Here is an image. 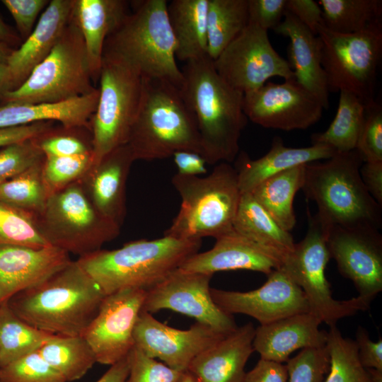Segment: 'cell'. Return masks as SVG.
<instances>
[{
  "label": "cell",
  "mask_w": 382,
  "mask_h": 382,
  "mask_svg": "<svg viewBox=\"0 0 382 382\" xmlns=\"http://www.w3.org/2000/svg\"><path fill=\"white\" fill-rule=\"evenodd\" d=\"M71 261L69 254L52 245H0V304L41 284Z\"/></svg>",
  "instance_id": "cell-20"
},
{
  "label": "cell",
  "mask_w": 382,
  "mask_h": 382,
  "mask_svg": "<svg viewBox=\"0 0 382 382\" xmlns=\"http://www.w3.org/2000/svg\"><path fill=\"white\" fill-rule=\"evenodd\" d=\"M248 0H208L207 55L214 61L248 25Z\"/></svg>",
  "instance_id": "cell-33"
},
{
  "label": "cell",
  "mask_w": 382,
  "mask_h": 382,
  "mask_svg": "<svg viewBox=\"0 0 382 382\" xmlns=\"http://www.w3.org/2000/svg\"><path fill=\"white\" fill-rule=\"evenodd\" d=\"M0 382H66L38 350L0 368Z\"/></svg>",
  "instance_id": "cell-43"
},
{
  "label": "cell",
  "mask_w": 382,
  "mask_h": 382,
  "mask_svg": "<svg viewBox=\"0 0 382 382\" xmlns=\"http://www.w3.org/2000/svg\"><path fill=\"white\" fill-rule=\"evenodd\" d=\"M123 0H72L71 19L83 37L93 83L99 80L105 42L127 13Z\"/></svg>",
  "instance_id": "cell-27"
},
{
  "label": "cell",
  "mask_w": 382,
  "mask_h": 382,
  "mask_svg": "<svg viewBox=\"0 0 382 382\" xmlns=\"http://www.w3.org/2000/svg\"><path fill=\"white\" fill-rule=\"evenodd\" d=\"M365 106L356 149L364 163L382 161V107L375 100Z\"/></svg>",
  "instance_id": "cell-47"
},
{
  "label": "cell",
  "mask_w": 382,
  "mask_h": 382,
  "mask_svg": "<svg viewBox=\"0 0 382 382\" xmlns=\"http://www.w3.org/2000/svg\"><path fill=\"white\" fill-rule=\"evenodd\" d=\"M289 382H324L330 366L326 345L303 349L286 362Z\"/></svg>",
  "instance_id": "cell-44"
},
{
  "label": "cell",
  "mask_w": 382,
  "mask_h": 382,
  "mask_svg": "<svg viewBox=\"0 0 382 382\" xmlns=\"http://www.w3.org/2000/svg\"><path fill=\"white\" fill-rule=\"evenodd\" d=\"M166 0L135 4L117 28L108 37L103 54L119 58L142 79L168 81L180 88L183 74L175 58V44Z\"/></svg>",
  "instance_id": "cell-6"
},
{
  "label": "cell",
  "mask_w": 382,
  "mask_h": 382,
  "mask_svg": "<svg viewBox=\"0 0 382 382\" xmlns=\"http://www.w3.org/2000/svg\"><path fill=\"white\" fill-rule=\"evenodd\" d=\"M212 277L178 268L146 291L141 311L152 314L168 309L228 333L238 326L233 316L223 311L213 301L209 286Z\"/></svg>",
  "instance_id": "cell-14"
},
{
  "label": "cell",
  "mask_w": 382,
  "mask_h": 382,
  "mask_svg": "<svg viewBox=\"0 0 382 382\" xmlns=\"http://www.w3.org/2000/svg\"><path fill=\"white\" fill-rule=\"evenodd\" d=\"M327 246L339 272L353 282L358 296L370 306L382 291V236L379 229L332 226L328 231Z\"/></svg>",
  "instance_id": "cell-15"
},
{
  "label": "cell",
  "mask_w": 382,
  "mask_h": 382,
  "mask_svg": "<svg viewBox=\"0 0 382 382\" xmlns=\"http://www.w3.org/2000/svg\"><path fill=\"white\" fill-rule=\"evenodd\" d=\"M208 0H173L167 13L175 44V58L182 62L207 55Z\"/></svg>",
  "instance_id": "cell-30"
},
{
  "label": "cell",
  "mask_w": 382,
  "mask_h": 382,
  "mask_svg": "<svg viewBox=\"0 0 382 382\" xmlns=\"http://www.w3.org/2000/svg\"><path fill=\"white\" fill-rule=\"evenodd\" d=\"M44 157L33 139L2 147L0 149V184L22 173Z\"/></svg>",
  "instance_id": "cell-46"
},
{
  "label": "cell",
  "mask_w": 382,
  "mask_h": 382,
  "mask_svg": "<svg viewBox=\"0 0 382 382\" xmlns=\"http://www.w3.org/2000/svg\"><path fill=\"white\" fill-rule=\"evenodd\" d=\"M214 303L225 313H241L266 325L293 315L309 312L301 289L282 269L272 271L260 287L249 291L210 289Z\"/></svg>",
  "instance_id": "cell-18"
},
{
  "label": "cell",
  "mask_w": 382,
  "mask_h": 382,
  "mask_svg": "<svg viewBox=\"0 0 382 382\" xmlns=\"http://www.w3.org/2000/svg\"><path fill=\"white\" fill-rule=\"evenodd\" d=\"M3 4L12 16L20 34L25 40L35 28L39 14L49 4L47 0H3Z\"/></svg>",
  "instance_id": "cell-48"
},
{
  "label": "cell",
  "mask_w": 382,
  "mask_h": 382,
  "mask_svg": "<svg viewBox=\"0 0 382 382\" xmlns=\"http://www.w3.org/2000/svg\"><path fill=\"white\" fill-rule=\"evenodd\" d=\"M54 122H40L27 125L0 128V148L33 139L53 127Z\"/></svg>",
  "instance_id": "cell-53"
},
{
  "label": "cell",
  "mask_w": 382,
  "mask_h": 382,
  "mask_svg": "<svg viewBox=\"0 0 382 382\" xmlns=\"http://www.w3.org/2000/svg\"><path fill=\"white\" fill-rule=\"evenodd\" d=\"M62 127H52L33 138L45 156H71L92 152V138L83 134L88 128Z\"/></svg>",
  "instance_id": "cell-42"
},
{
  "label": "cell",
  "mask_w": 382,
  "mask_h": 382,
  "mask_svg": "<svg viewBox=\"0 0 382 382\" xmlns=\"http://www.w3.org/2000/svg\"><path fill=\"white\" fill-rule=\"evenodd\" d=\"M226 334L198 322L187 330L176 329L141 311L133 337L134 346L149 357L177 371H187L196 356Z\"/></svg>",
  "instance_id": "cell-19"
},
{
  "label": "cell",
  "mask_w": 382,
  "mask_h": 382,
  "mask_svg": "<svg viewBox=\"0 0 382 382\" xmlns=\"http://www.w3.org/2000/svg\"><path fill=\"white\" fill-rule=\"evenodd\" d=\"M365 105L355 95L340 91L335 117L323 132L311 135L312 144L328 146L337 152L356 149L364 122Z\"/></svg>",
  "instance_id": "cell-35"
},
{
  "label": "cell",
  "mask_w": 382,
  "mask_h": 382,
  "mask_svg": "<svg viewBox=\"0 0 382 382\" xmlns=\"http://www.w3.org/2000/svg\"><path fill=\"white\" fill-rule=\"evenodd\" d=\"M255 330L252 323L237 327L196 356L187 371L199 382H243Z\"/></svg>",
  "instance_id": "cell-25"
},
{
  "label": "cell",
  "mask_w": 382,
  "mask_h": 382,
  "mask_svg": "<svg viewBox=\"0 0 382 382\" xmlns=\"http://www.w3.org/2000/svg\"><path fill=\"white\" fill-rule=\"evenodd\" d=\"M172 183L181 204L163 236L202 240L216 238L233 229L242 193L237 170L229 163H219L204 177L175 173Z\"/></svg>",
  "instance_id": "cell-7"
},
{
  "label": "cell",
  "mask_w": 382,
  "mask_h": 382,
  "mask_svg": "<svg viewBox=\"0 0 382 382\" xmlns=\"http://www.w3.org/2000/svg\"><path fill=\"white\" fill-rule=\"evenodd\" d=\"M286 10L292 13L314 35L323 25L322 10L318 1L313 0H286Z\"/></svg>",
  "instance_id": "cell-51"
},
{
  "label": "cell",
  "mask_w": 382,
  "mask_h": 382,
  "mask_svg": "<svg viewBox=\"0 0 382 382\" xmlns=\"http://www.w3.org/2000/svg\"><path fill=\"white\" fill-rule=\"evenodd\" d=\"M321 63L329 93L347 91L365 105L374 100L377 68L382 54V24L351 34L332 32L323 25Z\"/></svg>",
  "instance_id": "cell-11"
},
{
  "label": "cell",
  "mask_w": 382,
  "mask_h": 382,
  "mask_svg": "<svg viewBox=\"0 0 382 382\" xmlns=\"http://www.w3.org/2000/svg\"><path fill=\"white\" fill-rule=\"evenodd\" d=\"M233 228L279 257L282 262L295 245L290 232L280 227L250 192L241 194Z\"/></svg>",
  "instance_id": "cell-31"
},
{
  "label": "cell",
  "mask_w": 382,
  "mask_h": 382,
  "mask_svg": "<svg viewBox=\"0 0 382 382\" xmlns=\"http://www.w3.org/2000/svg\"><path fill=\"white\" fill-rule=\"evenodd\" d=\"M307 215L308 227L305 237L295 243L280 268L303 291L309 312L330 327L341 318L368 310L370 306L359 296L342 301L332 297L325 274L330 259L327 246L328 228L308 209Z\"/></svg>",
  "instance_id": "cell-12"
},
{
  "label": "cell",
  "mask_w": 382,
  "mask_h": 382,
  "mask_svg": "<svg viewBox=\"0 0 382 382\" xmlns=\"http://www.w3.org/2000/svg\"><path fill=\"white\" fill-rule=\"evenodd\" d=\"M129 359L127 357L117 361L106 371L96 382H125L129 374Z\"/></svg>",
  "instance_id": "cell-56"
},
{
  "label": "cell",
  "mask_w": 382,
  "mask_h": 382,
  "mask_svg": "<svg viewBox=\"0 0 382 382\" xmlns=\"http://www.w3.org/2000/svg\"><path fill=\"white\" fill-rule=\"evenodd\" d=\"M99 98L91 120L93 165L127 143L142 93L141 76L127 63L103 54Z\"/></svg>",
  "instance_id": "cell-10"
},
{
  "label": "cell",
  "mask_w": 382,
  "mask_h": 382,
  "mask_svg": "<svg viewBox=\"0 0 382 382\" xmlns=\"http://www.w3.org/2000/svg\"><path fill=\"white\" fill-rule=\"evenodd\" d=\"M99 90L68 101L30 104L9 102L0 105V128L40 122H59L66 128L91 129V120L98 102Z\"/></svg>",
  "instance_id": "cell-29"
},
{
  "label": "cell",
  "mask_w": 382,
  "mask_h": 382,
  "mask_svg": "<svg viewBox=\"0 0 382 382\" xmlns=\"http://www.w3.org/2000/svg\"><path fill=\"white\" fill-rule=\"evenodd\" d=\"M53 335L31 326L0 304V368L38 350Z\"/></svg>",
  "instance_id": "cell-37"
},
{
  "label": "cell",
  "mask_w": 382,
  "mask_h": 382,
  "mask_svg": "<svg viewBox=\"0 0 382 382\" xmlns=\"http://www.w3.org/2000/svg\"><path fill=\"white\" fill-rule=\"evenodd\" d=\"M35 220L50 245L79 257L100 250L121 227L96 208L81 180L51 195Z\"/></svg>",
  "instance_id": "cell-8"
},
{
  "label": "cell",
  "mask_w": 382,
  "mask_h": 382,
  "mask_svg": "<svg viewBox=\"0 0 382 382\" xmlns=\"http://www.w3.org/2000/svg\"><path fill=\"white\" fill-rule=\"evenodd\" d=\"M9 70L6 64L0 63V96L9 91Z\"/></svg>",
  "instance_id": "cell-58"
},
{
  "label": "cell",
  "mask_w": 382,
  "mask_h": 382,
  "mask_svg": "<svg viewBox=\"0 0 382 382\" xmlns=\"http://www.w3.org/2000/svg\"><path fill=\"white\" fill-rule=\"evenodd\" d=\"M50 245L37 227L35 216L0 202V245Z\"/></svg>",
  "instance_id": "cell-40"
},
{
  "label": "cell",
  "mask_w": 382,
  "mask_h": 382,
  "mask_svg": "<svg viewBox=\"0 0 382 382\" xmlns=\"http://www.w3.org/2000/svg\"><path fill=\"white\" fill-rule=\"evenodd\" d=\"M93 154L45 156L42 175L48 197L81 180L93 165Z\"/></svg>",
  "instance_id": "cell-41"
},
{
  "label": "cell",
  "mask_w": 382,
  "mask_h": 382,
  "mask_svg": "<svg viewBox=\"0 0 382 382\" xmlns=\"http://www.w3.org/2000/svg\"><path fill=\"white\" fill-rule=\"evenodd\" d=\"M129 374L125 382H180L185 371L173 369L134 346L128 354Z\"/></svg>",
  "instance_id": "cell-45"
},
{
  "label": "cell",
  "mask_w": 382,
  "mask_h": 382,
  "mask_svg": "<svg viewBox=\"0 0 382 382\" xmlns=\"http://www.w3.org/2000/svg\"><path fill=\"white\" fill-rule=\"evenodd\" d=\"M134 161L129 146L122 145L92 165L81 180L96 208L120 226L126 214V183Z\"/></svg>",
  "instance_id": "cell-22"
},
{
  "label": "cell",
  "mask_w": 382,
  "mask_h": 382,
  "mask_svg": "<svg viewBox=\"0 0 382 382\" xmlns=\"http://www.w3.org/2000/svg\"><path fill=\"white\" fill-rule=\"evenodd\" d=\"M0 41L13 47L21 42L20 36L0 17Z\"/></svg>",
  "instance_id": "cell-57"
},
{
  "label": "cell",
  "mask_w": 382,
  "mask_h": 382,
  "mask_svg": "<svg viewBox=\"0 0 382 382\" xmlns=\"http://www.w3.org/2000/svg\"><path fill=\"white\" fill-rule=\"evenodd\" d=\"M14 49L7 43L0 41V63L6 64Z\"/></svg>",
  "instance_id": "cell-59"
},
{
  "label": "cell",
  "mask_w": 382,
  "mask_h": 382,
  "mask_svg": "<svg viewBox=\"0 0 382 382\" xmlns=\"http://www.w3.org/2000/svg\"><path fill=\"white\" fill-rule=\"evenodd\" d=\"M323 110L319 100L296 79L268 82L243 96L248 120L265 128L306 129L320 120Z\"/></svg>",
  "instance_id": "cell-16"
},
{
  "label": "cell",
  "mask_w": 382,
  "mask_h": 382,
  "mask_svg": "<svg viewBox=\"0 0 382 382\" xmlns=\"http://www.w3.org/2000/svg\"><path fill=\"white\" fill-rule=\"evenodd\" d=\"M181 71L180 90L197 125L201 155L211 165L232 162L248 122L244 95L224 81L208 55L186 62Z\"/></svg>",
  "instance_id": "cell-1"
},
{
  "label": "cell",
  "mask_w": 382,
  "mask_h": 382,
  "mask_svg": "<svg viewBox=\"0 0 382 382\" xmlns=\"http://www.w3.org/2000/svg\"><path fill=\"white\" fill-rule=\"evenodd\" d=\"M326 347L330 366L324 382H373L359 359L355 341L344 337L336 325L330 327Z\"/></svg>",
  "instance_id": "cell-39"
},
{
  "label": "cell",
  "mask_w": 382,
  "mask_h": 382,
  "mask_svg": "<svg viewBox=\"0 0 382 382\" xmlns=\"http://www.w3.org/2000/svg\"><path fill=\"white\" fill-rule=\"evenodd\" d=\"M364 161L357 149L337 152L323 162L306 164L302 190L330 228L369 226L380 229L381 207L365 187L359 173Z\"/></svg>",
  "instance_id": "cell-4"
},
{
  "label": "cell",
  "mask_w": 382,
  "mask_h": 382,
  "mask_svg": "<svg viewBox=\"0 0 382 382\" xmlns=\"http://www.w3.org/2000/svg\"><path fill=\"white\" fill-rule=\"evenodd\" d=\"M282 265V260L279 257L233 228L216 238L211 249L196 253L179 268L212 276L218 272L237 270L256 271L268 275Z\"/></svg>",
  "instance_id": "cell-21"
},
{
  "label": "cell",
  "mask_w": 382,
  "mask_h": 382,
  "mask_svg": "<svg viewBox=\"0 0 382 382\" xmlns=\"http://www.w3.org/2000/svg\"><path fill=\"white\" fill-rule=\"evenodd\" d=\"M146 291L125 289L106 295L82 335L96 363L113 365L134 346V330L142 309Z\"/></svg>",
  "instance_id": "cell-17"
},
{
  "label": "cell",
  "mask_w": 382,
  "mask_h": 382,
  "mask_svg": "<svg viewBox=\"0 0 382 382\" xmlns=\"http://www.w3.org/2000/svg\"><path fill=\"white\" fill-rule=\"evenodd\" d=\"M142 79L141 101L127 143L135 161L163 159L180 150L201 154L197 125L180 88L163 79Z\"/></svg>",
  "instance_id": "cell-5"
},
{
  "label": "cell",
  "mask_w": 382,
  "mask_h": 382,
  "mask_svg": "<svg viewBox=\"0 0 382 382\" xmlns=\"http://www.w3.org/2000/svg\"><path fill=\"white\" fill-rule=\"evenodd\" d=\"M371 374L373 382H382V371L374 369H367Z\"/></svg>",
  "instance_id": "cell-60"
},
{
  "label": "cell",
  "mask_w": 382,
  "mask_h": 382,
  "mask_svg": "<svg viewBox=\"0 0 382 382\" xmlns=\"http://www.w3.org/2000/svg\"><path fill=\"white\" fill-rule=\"evenodd\" d=\"M213 62L224 81L243 95L260 88L272 77L295 79L287 60L271 45L267 30L251 23Z\"/></svg>",
  "instance_id": "cell-13"
},
{
  "label": "cell",
  "mask_w": 382,
  "mask_h": 382,
  "mask_svg": "<svg viewBox=\"0 0 382 382\" xmlns=\"http://www.w3.org/2000/svg\"><path fill=\"white\" fill-rule=\"evenodd\" d=\"M286 0H248L249 22L268 30L282 22Z\"/></svg>",
  "instance_id": "cell-49"
},
{
  "label": "cell",
  "mask_w": 382,
  "mask_h": 382,
  "mask_svg": "<svg viewBox=\"0 0 382 382\" xmlns=\"http://www.w3.org/2000/svg\"><path fill=\"white\" fill-rule=\"evenodd\" d=\"M274 30L289 37L288 60L296 81L329 108V91L321 63V40L286 10L284 20Z\"/></svg>",
  "instance_id": "cell-26"
},
{
  "label": "cell",
  "mask_w": 382,
  "mask_h": 382,
  "mask_svg": "<svg viewBox=\"0 0 382 382\" xmlns=\"http://www.w3.org/2000/svg\"><path fill=\"white\" fill-rule=\"evenodd\" d=\"M105 294L76 261L6 303L22 320L54 335L82 336Z\"/></svg>",
  "instance_id": "cell-2"
},
{
  "label": "cell",
  "mask_w": 382,
  "mask_h": 382,
  "mask_svg": "<svg viewBox=\"0 0 382 382\" xmlns=\"http://www.w3.org/2000/svg\"><path fill=\"white\" fill-rule=\"evenodd\" d=\"M243 382H288L286 364L261 359L250 371Z\"/></svg>",
  "instance_id": "cell-52"
},
{
  "label": "cell",
  "mask_w": 382,
  "mask_h": 382,
  "mask_svg": "<svg viewBox=\"0 0 382 382\" xmlns=\"http://www.w3.org/2000/svg\"><path fill=\"white\" fill-rule=\"evenodd\" d=\"M305 169L303 164L274 175L250 192L276 223L289 232L296 223L294 199L303 185Z\"/></svg>",
  "instance_id": "cell-32"
},
{
  "label": "cell",
  "mask_w": 382,
  "mask_h": 382,
  "mask_svg": "<svg viewBox=\"0 0 382 382\" xmlns=\"http://www.w3.org/2000/svg\"><path fill=\"white\" fill-rule=\"evenodd\" d=\"M320 323L307 312L260 325L255 330L253 349L261 359L283 364L296 350L326 345L328 331L319 329Z\"/></svg>",
  "instance_id": "cell-24"
},
{
  "label": "cell",
  "mask_w": 382,
  "mask_h": 382,
  "mask_svg": "<svg viewBox=\"0 0 382 382\" xmlns=\"http://www.w3.org/2000/svg\"><path fill=\"white\" fill-rule=\"evenodd\" d=\"M174 163L180 175L199 176L207 173V162L203 156L193 151L180 150L173 155Z\"/></svg>",
  "instance_id": "cell-54"
},
{
  "label": "cell",
  "mask_w": 382,
  "mask_h": 382,
  "mask_svg": "<svg viewBox=\"0 0 382 382\" xmlns=\"http://www.w3.org/2000/svg\"><path fill=\"white\" fill-rule=\"evenodd\" d=\"M38 352L66 382L80 379L96 363L91 347L81 335H53Z\"/></svg>",
  "instance_id": "cell-34"
},
{
  "label": "cell",
  "mask_w": 382,
  "mask_h": 382,
  "mask_svg": "<svg viewBox=\"0 0 382 382\" xmlns=\"http://www.w3.org/2000/svg\"><path fill=\"white\" fill-rule=\"evenodd\" d=\"M359 173L370 195L382 206V161L364 162Z\"/></svg>",
  "instance_id": "cell-55"
},
{
  "label": "cell",
  "mask_w": 382,
  "mask_h": 382,
  "mask_svg": "<svg viewBox=\"0 0 382 382\" xmlns=\"http://www.w3.org/2000/svg\"><path fill=\"white\" fill-rule=\"evenodd\" d=\"M44 158L22 173L0 184L1 203L34 216L43 210L48 199L42 175Z\"/></svg>",
  "instance_id": "cell-38"
},
{
  "label": "cell",
  "mask_w": 382,
  "mask_h": 382,
  "mask_svg": "<svg viewBox=\"0 0 382 382\" xmlns=\"http://www.w3.org/2000/svg\"><path fill=\"white\" fill-rule=\"evenodd\" d=\"M354 341L361 365L366 369H374L382 371L381 337L377 342H374L370 339L368 332L364 328L359 327Z\"/></svg>",
  "instance_id": "cell-50"
},
{
  "label": "cell",
  "mask_w": 382,
  "mask_h": 382,
  "mask_svg": "<svg viewBox=\"0 0 382 382\" xmlns=\"http://www.w3.org/2000/svg\"><path fill=\"white\" fill-rule=\"evenodd\" d=\"M323 26L340 34L361 31L381 22V0H320Z\"/></svg>",
  "instance_id": "cell-36"
},
{
  "label": "cell",
  "mask_w": 382,
  "mask_h": 382,
  "mask_svg": "<svg viewBox=\"0 0 382 382\" xmlns=\"http://www.w3.org/2000/svg\"><path fill=\"white\" fill-rule=\"evenodd\" d=\"M201 245L202 240L163 236L131 241L115 250L100 249L76 261L105 295L125 289L147 291L198 253Z\"/></svg>",
  "instance_id": "cell-3"
},
{
  "label": "cell",
  "mask_w": 382,
  "mask_h": 382,
  "mask_svg": "<svg viewBox=\"0 0 382 382\" xmlns=\"http://www.w3.org/2000/svg\"><path fill=\"white\" fill-rule=\"evenodd\" d=\"M83 37L71 19L49 54L17 89L0 96L2 103H57L86 96L96 88Z\"/></svg>",
  "instance_id": "cell-9"
},
{
  "label": "cell",
  "mask_w": 382,
  "mask_h": 382,
  "mask_svg": "<svg viewBox=\"0 0 382 382\" xmlns=\"http://www.w3.org/2000/svg\"><path fill=\"white\" fill-rule=\"evenodd\" d=\"M71 10L72 0L49 2L31 34L19 48L14 49L7 60L10 76L8 91L20 87L49 55L67 26Z\"/></svg>",
  "instance_id": "cell-23"
},
{
  "label": "cell",
  "mask_w": 382,
  "mask_h": 382,
  "mask_svg": "<svg viewBox=\"0 0 382 382\" xmlns=\"http://www.w3.org/2000/svg\"><path fill=\"white\" fill-rule=\"evenodd\" d=\"M337 151L332 148L319 144L304 148H291L284 146L279 137L272 141L269 151L256 160H251L242 152L238 159V185L241 193L250 192L267 178L294 167L326 160Z\"/></svg>",
  "instance_id": "cell-28"
},
{
  "label": "cell",
  "mask_w": 382,
  "mask_h": 382,
  "mask_svg": "<svg viewBox=\"0 0 382 382\" xmlns=\"http://www.w3.org/2000/svg\"><path fill=\"white\" fill-rule=\"evenodd\" d=\"M180 382H199V381L192 374L185 371Z\"/></svg>",
  "instance_id": "cell-61"
}]
</instances>
